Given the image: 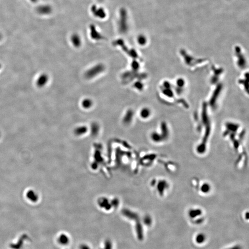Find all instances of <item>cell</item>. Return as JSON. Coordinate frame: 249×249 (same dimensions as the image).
<instances>
[{
	"mask_svg": "<svg viewBox=\"0 0 249 249\" xmlns=\"http://www.w3.org/2000/svg\"><path fill=\"white\" fill-rule=\"evenodd\" d=\"M105 68V67L103 64H96L87 70L84 74L85 78L89 79L95 78L104 72Z\"/></svg>",
	"mask_w": 249,
	"mask_h": 249,
	"instance_id": "6da1fadb",
	"label": "cell"
},
{
	"mask_svg": "<svg viewBox=\"0 0 249 249\" xmlns=\"http://www.w3.org/2000/svg\"><path fill=\"white\" fill-rule=\"evenodd\" d=\"M134 115V112L132 109L127 110L123 117V122L126 124H130L133 121Z\"/></svg>",
	"mask_w": 249,
	"mask_h": 249,
	"instance_id": "7a4b0ae2",
	"label": "cell"
},
{
	"mask_svg": "<svg viewBox=\"0 0 249 249\" xmlns=\"http://www.w3.org/2000/svg\"><path fill=\"white\" fill-rule=\"evenodd\" d=\"M93 101L90 98H84L81 101V105L84 109H89L92 107Z\"/></svg>",
	"mask_w": 249,
	"mask_h": 249,
	"instance_id": "3957f363",
	"label": "cell"
},
{
	"mask_svg": "<svg viewBox=\"0 0 249 249\" xmlns=\"http://www.w3.org/2000/svg\"><path fill=\"white\" fill-rule=\"evenodd\" d=\"M140 116L142 119H147L150 116L151 111L148 108H143L140 110Z\"/></svg>",
	"mask_w": 249,
	"mask_h": 249,
	"instance_id": "277c9868",
	"label": "cell"
},
{
	"mask_svg": "<svg viewBox=\"0 0 249 249\" xmlns=\"http://www.w3.org/2000/svg\"><path fill=\"white\" fill-rule=\"evenodd\" d=\"M26 197L28 199L33 202H36L38 199V194L33 190H30L27 192L26 193Z\"/></svg>",
	"mask_w": 249,
	"mask_h": 249,
	"instance_id": "5b68a950",
	"label": "cell"
},
{
	"mask_svg": "<svg viewBox=\"0 0 249 249\" xmlns=\"http://www.w3.org/2000/svg\"><path fill=\"white\" fill-rule=\"evenodd\" d=\"M87 130V128L86 126H81L77 127L75 130V133L77 135H82L85 133Z\"/></svg>",
	"mask_w": 249,
	"mask_h": 249,
	"instance_id": "8992f818",
	"label": "cell"
},
{
	"mask_svg": "<svg viewBox=\"0 0 249 249\" xmlns=\"http://www.w3.org/2000/svg\"><path fill=\"white\" fill-rule=\"evenodd\" d=\"M73 45L76 47H79L81 45V40L78 37H74L72 39Z\"/></svg>",
	"mask_w": 249,
	"mask_h": 249,
	"instance_id": "52a82bcc",
	"label": "cell"
},
{
	"mask_svg": "<svg viewBox=\"0 0 249 249\" xmlns=\"http://www.w3.org/2000/svg\"><path fill=\"white\" fill-rule=\"evenodd\" d=\"M204 239H205L204 236L203 235V234H200V235H198L197 236V237L196 238V241L197 243H202L203 242H204Z\"/></svg>",
	"mask_w": 249,
	"mask_h": 249,
	"instance_id": "ba28073f",
	"label": "cell"
},
{
	"mask_svg": "<svg viewBox=\"0 0 249 249\" xmlns=\"http://www.w3.org/2000/svg\"><path fill=\"white\" fill-rule=\"evenodd\" d=\"M241 249V248L240 246H236L235 247H233L232 248H230V249Z\"/></svg>",
	"mask_w": 249,
	"mask_h": 249,
	"instance_id": "9c48e42d",
	"label": "cell"
}]
</instances>
